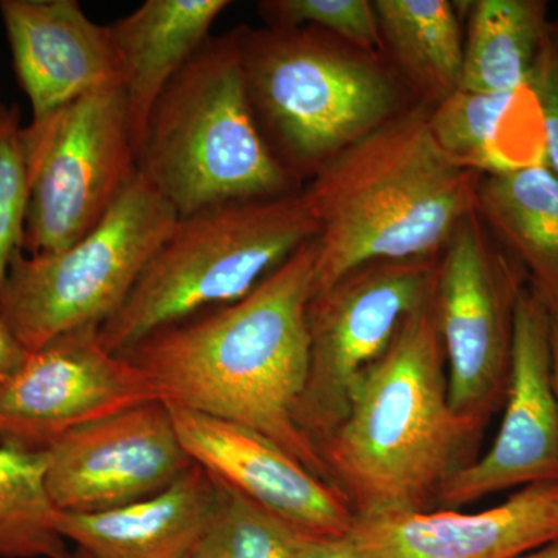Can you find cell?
Instances as JSON below:
<instances>
[{"mask_svg": "<svg viewBox=\"0 0 558 558\" xmlns=\"http://www.w3.org/2000/svg\"><path fill=\"white\" fill-rule=\"evenodd\" d=\"M550 307V355H553V381L558 399V304Z\"/></svg>", "mask_w": 558, "mask_h": 558, "instance_id": "f546056e", "label": "cell"}, {"mask_svg": "<svg viewBox=\"0 0 558 558\" xmlns=\"http://www.w3.org/2000/svg\"><path fill=\"white\" fill-rule=\"evenodd\" d=\"M16 106L0 120V292L11 260L22 252L28 207V171Z\"/></svg>", "mask_w": 558, "mask_h": 558, "instance_id": "484cf974", "label": "cell"}, {"mask_svg": "<svg viewBox=\"0 0 558 558\" xmlns=\"http://www.w3.org/2000/svg\"><path fill=\"white\" fill-rule=\"evenodd\" d=\"M542 483H558L550 307L537 290L524 284L513 310L509 384L497 438L483 457L457 470L436 498L454 509Z\"/></svg>", "mask_w": 558, "mask_h": 558, "instance_id": "7c38bea8", "label": "cell"}, {"mask_svg": "<svg viewBox=\"0 0 558 558\" xmlns=\"http://www.w3.org/2000/svg\"><path fill=\"white\" fill-rule=\"evenodd\" d=\"M428 116L402 110L301 190L318 227L314 295L366 264L429 258L475 213L484 174L440 149Z\"/></svg>", "mask_w": 558, "mask_h": 558, "instance_id": "7a4b0ae2", "label": "cell"}, {"mask_svg": "<svg viewBox=\"0 0 558 558\" xmlns=\"http://www.w3.org/2000/svg\"><path fill=\"white\" fill-rule=\"evenodd\" d=\"M317 233L301 191L179 218L123 306L98 329L102 347L121 354L165 326L244 299Z\"/></svg>", "mask_w": 558, "mask_h": 558, "instance_id": "8992f818", "label": "cell"}, {"mask_svg": "<svg viewBox=\"0 0 558 558\" xmlns=\"http://www.w3.org/2000/svg\"><path fill=\"white\" fill-rule=\"evenodd\" d=\"M360 558H520L558 539V483L532 484L480 512L398 509L355 517Z\"/></svg>", "mask_w": 558, "mask_h": 558, "instance_id": "9a60e30c", "label": "cell"}, {"mask_svg": "<svg viewBox=\"0 0 558 558\" xmlns=\"http://www.w3.org/2000/svg\"><path fill=\"white\" fill-rule=\"evenodd\" d=\"M0 16L32 120L92 92L124 87L110 28L90 21L78 0H2Z\"/></svg>", "mask_w": 558, "mask_h": 558, "instance_id": "2e32d148", "label": "cell"}, {"mask_svg": "<svg viewBox=\"0 0 558 558\" xmlns=\"http://www.w3.org/2000/svg\"><path fill=\"white\" fill-rule=\"evenodd\" d=\"M72 558H92V557L87 556V554L83 553V550L76 549V553L73 554Z\"/></svg>", "mask_w": 558, "mask_h": 558, "instance_id": "1f68e13d", "label": "cell"}, {"mask_svg": "<svg viewBox=\"0 0 558 558\" xmlns=\"http://www.w3.org/2000/svg\"><path fill=\"white\" fill-rule=\"evenodd\" d=\"M28 171L25 255L92 233L137 174L123 87L92 92L22 128Z\"/></svg>", "mask_w": 558, "mask_h": 558, "instance_id": "ba28073f", "label": "cell"}, {"mask_svg": "<svg viewBox=\"0 0 558 558\" xmlns=\"http://www.w3.org/2000/svg\"><path fill=\"white\" fill-rule=\"evenodd\" d=\"M520 558H558V539Z\"/></svg>", "mask_w": 558, "mask_h": 558, "instance_id": "4dcf8cb0", "label": "cell"}, {"mask_svg": "<svg viewBox=\"0 0 558 558\" xmlns=\"http://www.w3.org/2000/svg\"><path fill=\"white\" fill-rule=\"evenodd\" d=\"M216 505V481L193 465L170 487L121 508L58 515V531L92 558H190Z\"/></svg>", "mask_w": 558, "mask_h": 558, "instance_id": "e0dca14e", "label": "cell"}, {"mask_svg": "<svg viewBox=\"0 0 558 558\" xmlns=\"http://www.w3.org/2000/svg\"><path fill=\"white\" fill-rule=\"evenodd\" d=\"M178 220L137 171L86 238L49 255L17 253L0 307L22 347L35 352L65 333L100 329L123 306Z\"/></svg>", "mask_w": 558, "mask_h": 558, "instance_id": "52a82bcc", "label": "cell"}, {"mask_svg": "<svg viewBox=\"0 0 558 558\" xmlns=\"http://www.w3.org/2000/svg\"><path fill=\"white\" fill-rule=\"evenodd\" d=\"M385 46L411 81L436 101L461 87L464 43L447 0L374 2Z\"/></svg>", "mask_w": 558, "mask_h": 558, "instance_id": "44dd1931", "label": "cell"}, {"mask_svg": "<svg viewBox=\"0 0 558 558\" xmlns=\"http://www.w3.org/2000/svg\"><path fill=\"white\" fill-rule=\"evenodd\" d=\"M137 171L179 218L301 191L253 116L240 27L211 36L168 84L146 123Z\"/></svg>", "mask_w": 558, "mask_h": 558, "instance_id": "277c9868", "label": "cell"}, {"mask_svg": "<svg viewBox=\"0 0 558 558\" xmlns=\"http://www.w3.org/2000/svg\"><path fill=\"white\" fill-rule=\"evenodd\" d=\"M515 92L458 89L440 100L428 116L429 131L440 149L464 167L488 174L499 120Z\"/></svg>", "mask_w": 558, "mask_h": 558, "instance_id": "cb8c5ba5", "label": "cell"}, {"mask_svg": "<svg viewBox=\"0 0 558 558\" xmlns=\"http://www.w3.org/2000/svg\"><path fill=\"white\" fill-rule=\"evenodd\" d=\"M44 450L51 501L68 513L105 512L148 498L194 464L163 400L72 429Z\"/></svg>", "mask_w": 558, "mask_h": 558, "instance_id": "4fadbf2b", "label": "cell"}, {"mask_svg": "<svg viewBox=\"0 0 558 558\" xmlns=\"http://www.w3.org/2000/svg\"><path fill=\"white\" fill-rule=\"evenodd\" d=\"M240 44L253 116L296 182L402 112L376 54L319 28L240 27Z\"/></svg>", "mask_w": 558, "mask_h": 558, "instance_id": "5b68a950", "label": "cell"}, {"mask_svg": "<svg viewBox=\"0 0 558 558\" xmlns=\"http://www.w3.org/2000/svg\"><path fill=\"white\" fill-rule=\"evenodd\" d=\"M435 299L411 314L318 450L355 517L425 509L483 427L451 409Z\"/></svg>", "mask_w": 558, "mask_h": 558, "instance_id": "3957f363", "label": "cell"}, {"mask_svg": "<svg viewBox=\"0 0 558 558\" xmlns=\"http://www.w3.org/2000/svg\"><path fill=\"white\" fill-rule=\"evenodd\" d=\"M7 109L9 108H5V106L2 105V101H0V120H2V117L5 116Z\"/></svg>", "mask_w": 558, "mask_h": 558, "instance_id": "836d02e7", "label": "cell"}, {"mask_svg": "<svg viewBox=\"0 0 558 558\" xmlns=\"http://www.w3.org/2000/svg\"><path fill=\"white\" fill-rule=\"evenodd\" d=\"M227 0H146L110 25L123 60L124 95L135 153L154 105L186 62L211 38Z\"/></svg>", "mask_w": 558, "mask_h": 558, "instance_id": "ac0fdd59", "label": "cell"}, {"mask_svg": "<svg viewBox=\"0 0 558 558\" xmlns=\"http://www.w3.org/2000/svg\"><path fill=\"white\" fill-rule=\"evenodd\" d=\"M315 260L314 238L244 299L165 326L120 355L154 381L163 402L256 429L330 483L299 422Z\"/></svg>", "mask_w": 558, "mask_h": 558, "instance_id": "6da1fadb", "label": "cell"}, {"mask_svg": "<svg viewBox=\"0 0 558 558\" xmlns=\"http://www.w3.org/2000/svg\"><path fill=\"white\" fill-rule=\"evenodd\" d=\"M553 36L542 0H480L470 14L459 89L509 94L529 86Z\"/></svg>", "mask_w": 558, "mask_h": 558, "instance_id": "ffe728a7", "label": "cell"}, {"mask_svg": "<svg viewBox=\"0 0 558 558\" xmlns=\"http://www.w3.org/2000/svg\"><path fill=\"white\" fill-rule=\"evenodd\" d=\"M553 35H554V39H556V43H557V46H558V24L557 25H553Z\"/></svg>", "mask_w": 558, "mask_h": 558, "instance_id": "d6a6232c", "label": "cell"}, {"mask_svg": "<svg viewBox=\"0 0 558 558\" xmlns=\"http://www.w3.org/2000/svg\"><path fill=\"white\" fill-rule=\"evenodd\" d=\"M44 449L0 444V557L72 558L58 531Z\"/></svg>", "mask_w": 558, "mask_h": 558, "instance_id": "7402d4cb", "label": "cell"}, {"mask_svg": "<svg viewBox=\"0 0 558 558\" xmlns=\"http://www.w3.org/2000/svg\"><path fill=\"white\" fill-rule=\"evenodd\" d=\"M436 279L438 266L429 258L379 260L312 296L310 376L299 422L317 449L347 416L360 381L403 322L435 299Z\"/></svg>", "mask_w": 558, "mask_h": 558, "instance_id": "9c48e42d", "label": "cell"}, {"mask_svg": "<svg viewBox=\"0 0 558 558\" xmlns=\"http://www.w3.org/2000/svg\"><path fill=\"white\" fill-rule=\"evenodd\" d=\"M529 87L542 110L546 165L558 178V46L554 35L539 53Z\"/></svg>", "mask_w": 558, "mask_h": 558, "instance_id": "4316f807", "label": "cell"}, {"mask_svg": "<svg viewBox=\"0 0 558 558\" xmlns=\"http://www.w3.org/2000/svg\"><path fill=\"white\" fill-rule=\"evenodd\" d=\"M259 11L269 27H315L376 54L384 47L374 2L368 0H269Z\"/></svg>", "mask_w": 558, "mask_h": 558, "instance_id": "d4e9b609", "label": "cell"}, {"mask_svg": "<svg viewBox=\"0 0 558 558\" xmlns=\"http://www.w3.org/2000/svg\"><path fill=\"white\" fill-rule=\"evenodd\" d=\"M28 351L14 336L0 307V388L16 374L27 359Z\"/></svg>", "mask_w": 558, "mask_h": 558, "instance_id": "f1b7e54d", "label": "cell"}, {"mask_svg": "<svg viewBox=\"0 0 558 558\" xmlns=\"http://www.w3.org/2000/svg\"><path fill=\"white\" fill-rule=\"evenodd\" d=\"M161 399L134 363L102 347L98 328L35 352L0 388V440L46 449L72 429Z\"/></svg>", "mask_w": 558, "mask_h": 558, "instance_id": "8fae6325", "label": "cell"}, {"mask_svg": "<svg viewBox=\"0 0 558 558\" xmlns=\"http://www.w3.org/2000/svg\"><path fill=\"white\" fill-rule=\"evenodd\" d=\"M215 481V510L190 558L292 557L299 529Z\"/></svg>", "mask_w": 558, "mask_h": 558, "instance_id": "603a6c76", "label": "cell"}, {"mask_svg": "<svg viewBox=\"0 0 558 558\" xmlns=\"http://www.w3.org/2000/svg\"><path fill=\"white\" fill-rule=\"evenodd\" d=\"M475 213L532 288L557 306L558 178L548 165L484 174Z\"/></svg>", "mask_w": 558, "mask_h": 558, "instance_id": "d6986e66", "label": "cell"}, {"mask_svg": "<svg viewBox=\"0 0 558 558\" xmlns=\"http://www.w3.org/2000/svg\"><path fill=\"white\" fill-rule=\"evenodd\" d=\"M290 558H360L349 535L325 537L300 532Z\"/></svg>", "mask_w": 558, "mask_h": 558, "instance_id": "83f0119b", "label": "cell"}, {"mask_svg": "<svg viewBox=\"0 0 558 558\" xmlns=\"http://www.w3.org/2000/svg\"><path fill=\"white\" fill-rule=\"evenodd\" d=\"M444 250L435 307L450 405L484 424L508 391L513 310L523 270L492 244L476 213L459 223Z\"/></svg>", "mask_w": 558, "mask_h": 558, "instance_id": "30bf717a", "label": "cell"}, {"mask_svg": "<svg viewBox=\"0 0 558 558\" xmlns=\"http://www.w3.org/2000/svg\"><path fill=\"white\" fill-rule=\"evenodd\" d=\"M183 449L213 478L304 534L344 537L355 513L347 497L263 433L168 403Z\"/></svg>", "mask_w": 558, "mask_h": 558, "instance_id": "5bb4252c", "label": "cell"}]
</instances>
